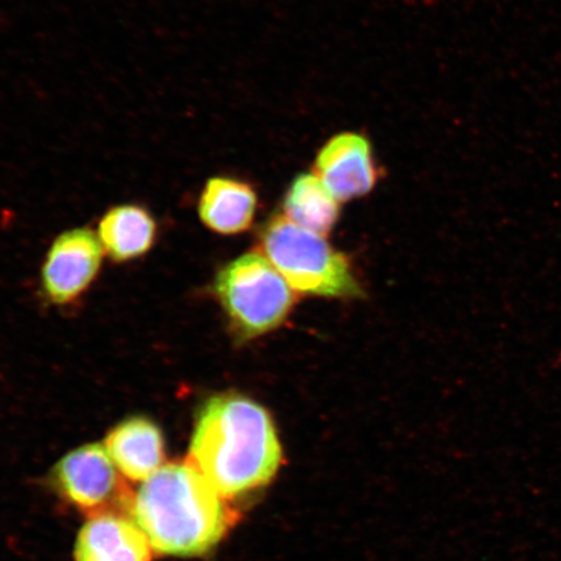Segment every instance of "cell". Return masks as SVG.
Instances as JSON below:
<instances>
[{
    "mask_svg": "<svg viewBox=\"0 0 561 561\" xmlns=\"http://www.w3.org/2000/svg\"><path fill=\"white\" fill-rule=\"evenodd\" d=\"M283 461L275 423L262 404L222 392L201 407L191 442V465L222 497L241 496L273 480Z\"/></svg>",
    "mask_w": 561,
    "mask_h": 561,
    "instance_id": "1",
    "label": "cell"
},
{
    "mask_svg": "<svg viewBox=\"0 0 561 561\" xmlns=\"http://www.w3.org/2000/svg\"><path fill=\"white\" fill-rule=\"evenodd\" d=\"M222 497L192 465H167L144 481L133 518L161 556L195 558L219 543L229 528Z\"/></svg>",
    "mask_w": 561,
    "mask_h": 561,
    "instance_id": "2",
    "label": "cell"
},
{
    "mask_svg": "<svg viewBox=\"0 0 561 561\" xmlns=\"http://www.w3.org/2000/svg\"><path fill=\"white\" fill-rule=\"evenodd\" d=\"M262 249L293 290L325 298L363 296L345 255L324 237L299 228L285 216L273 217L266 224Z\"/></svg>",
    "mask_w": 561,
    "mask_h": 561,
    "instance_id": "3",
    "label": "cell"
},
{
    "mask_svg": "<svg viewBox=\"0 0 561 561\" xmlns=\"http://www.w3.org/2000/svg\"><path fill=\"white\" fill-rule=\"evenodd\" d=\"M215 293L238 340L275 331L289 316L294 291L273 264L249 252L217 273Z\"/></svg>",
    "mask_w": 561,
    "mask_h": 561,
    "instance_id": "4",
    "label": "cell"
},
{
    "mask_svg": "<svg viewBox=\"0 0 561 561\" xmlns=\"http://www.w3.org/2000/svg\"><path fill=\"white\" fill-rule=\"evenodd\" d=\"M100 238L88 228L56 238L42 266V289L54 305L73 304L100 275L103 262Z\"/></svg>",
    "mask_w": 561,
    "mask_h": 561,
    "instance_id": "5",
    "label": "cell"
},
{
    "mask_svg": "<svg viewBox=\"0 0 561 561\" xmlns=\"http://www.w3.org/2000/svg\"><path fill=\"white\" fill-rule=\"evenodd\" d=\"M104 445L76 448L54 469V483L65 500L81 510H102L115 500L118 477Z\"/></svg>",
    "mask_w": 561,
    "mask_h": 561,
    "instance_id": "6",
    "label": "cell"
},
{
    "mask_svg": "<svg viewBox=\"0 0 561 561\" xmlns=\"http://www.w3.org/2000/svg\"><path fill=\"white\" fill-rule=\"evenodd\" d=\"M316 173L339 202L367 195L377 181L369 140L356 133L333 137L316 159Z\"/></svg>",
    "mask_w": 561,
    "mask_h": 561,
    "instance_id": "7",
    "label": "cell"
},
{
    "mask_svg": "<svg viewBox=\"0 0 561 561\" xmlns=\"http://www.w3.org/2000/svg\"><path fill=\"white\" fill-rule=\"evenodd\" d=\"M149 538L135 520L102 512L82 526L75 546L76 561H150Z\"/></svg>",
    "mask_w": 561,
    "mask_h": 561,
    "instance_id": "8",
    "label": "cell"
},
{
    "mask_svg": "<svg viewBox=\"0 0 561 561\" xmlns=\"http://www.w3.org/2000/svg\"><path fill=\"white\" fill-rule=\"evenodd\" d=\"M112 461L125 477L146 481L159 471L164 460V437L150 419H125L112 430L104 442Z\"/></svg>",
    "mask_w": 561,
    "mask_h": 561,
    "instance_id": "9",
    "label": "cell"
},
{
    "mask_svg": "<svg viewBox=\"0 0 561 561\" xmlns=\"http://www.w3.org/2000/svg\"><path fill=\"white\" fill-rule=\"evenodd\" d=\"M257 196L242 181L214 178L203 188L198 213L203 224L222 236L243 233L254 221Z\"/></svg>",
    "mask_w": 561,
    "mask_h": 561,
    "instance_id": "10",
    "label": "cell"
},
{
    "mask_svg": "<svg viewBox=\"0 0 561 561\" xmlns=\"http://www.w3.org/2000/svg\"><path fill=\"white\" fill-rule=\"evenodd\" d=\"M158 227L144 207L123 205L103 216L98 238L107 255L116 263L136 261L149 252L157 241Z\"/></svg>",
    "mask_w": 561,
    "mask_h": 561,
    "instance_id": "11",
    "label": "cell"
},
{
    "mask_svg": "<svg viewBox=\"0 0 561 561\" xmlns=\"http://www.w3.org/2000/svg\"><path fill=\"white\" fill-rule=\"evenodd\" d=\"M285 217L299 228L325 237L340 217V205L316 174L305 173L294 180L284 202Z\"/></svg>",
    "mask_w": 561,
    "mask_h": 561,
    "instance_id": "12",
    "label": "cell"
}]
</instances>
